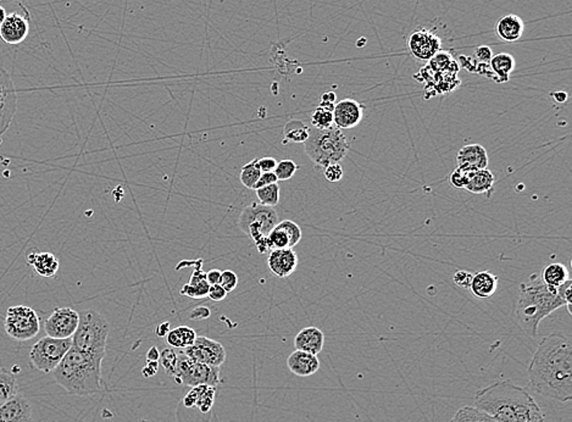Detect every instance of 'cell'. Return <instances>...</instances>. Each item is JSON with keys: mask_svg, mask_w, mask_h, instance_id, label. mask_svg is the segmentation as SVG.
Here are the masks:
<instances>
[{"mask_svg": "<svg viewBox=\"0 0 572 422\" xmlns=\"http://www.w3.org/2000/svg\"><path fill=\"white\" fill-rule=\"evenodd\" d=\"M528 377L532 390L538 395L570 403L572 399V343L560 332L545 337L537 347Z\"/></svg>", "mask_w": 572, "mask_h": 422, "instance_id": "6da1fadb", "label": "cell"}, {"mask_svg": "<svg viewBox=\"0 0 572 422\" xmlns=\"http://www.w3.org/2000/svg\"><path fill=\"white\" fill-rule=\"evenodd\" d=\"M475 407L498 422H545L535 398L523 387L498 381L476 392Z\"/></svg>", "mask_w": 572, "mask_h": 422, "instance_id": "7a4b0ae2", "label": "cell"}, {"mask_svg": "<svg viewBox=\"0 0 572 422\" xmlns=\"http://www.w3.org/2000/svg\"><path fill=\"white\" fill-rule=\"evenodd\" d=\"M104 358L86 354L71 347L53 371L55 382L68 395L88 397L103 390L101 364Z\"/></svg>", "mask_w": 572, "mask_h": 422, "instance_id": "3957f363", "label": "cell"}, {"mask_svg": "<svg viewBox=\"0 0 572 422\" xmlns=\"http://www.w3.org/2000/svg\"><path fill=\"white\" fill-rule=\"evenodd\" d=\"M563 306L566 308V304L560 299L557 288L545 285L540 277L535 275L528 283L520 286L515 318L520 328L535 338L540 321Z\"/></svg>", "mask_w": 572, "mask_h": 422, "instance_id": "277c9868", "label": "cell"}, {"mask_svg": "<svg viewBox=\"0 0 572 422\" xmlns=\"http://www.w3.org/2000/svg\"><path fill=\"white\" fill-rule=\"evenodd\" d=\"M305 153L315 165L326 168L330 163H341L350 149V143L340 128H310L305 141Z\"/></svg>", "mask_w": 572, "mask_h": 422, "instance_id": "5b68a950", "label": "cell"}, {"mask_svg": "<svg viewBox=\"0 0 572 422\" xmlns=\"http://www.w3.org/2000/svg\"><path fill=\"white\" fill-rule=\"evenodd\" d=\"M110 323L96 310H83L73 338V347L86 354L105 358Z\"/></svg>", "mask_w": 572, "mask_h": 422, "instance_id": "8992f818", "label": "cell"}, {"mask_svg": "<svg viewBox=\"0 0 572 422\" xmlns=\"http://www.w3.org/2000/svg\"><path fill=\"white\" fill-rule=\"evenodd\" d=\"M278 223L276 210L256 201L244 208L238 218V226L241 231L253 240L260 254L271 252L268 236Z\"/></svg>", "mask_w": 572, "mask_h": 422, "instance_id": "52a82bcc", "label": "cell"}, {"mask_svg": "<svg viewBox=\"0 0 572 422\" xmlns=\"http://www.w3.org/2000/svg\"><path fill=\"white\" fill-rule=\"evenodd\" d=\"M73 347V340H59L46 336L36 342L30 352V361L33 368L44 373L54 371L65 354Z\"/></svg>", "mask_w": 572, "mask_h": 422, "instance_id": "ba28073f", "label": "cell"}, {"mask_svg": "<svg viewBox=\"0 0 572 422\" xmlns=\"http://www.w3.org/2000/svg\"><path fill=\"white\" fill-rule=\"evenodd\" d=\"M4 327L8 336L15 341H30L41 331V318L35 309L14 305L6 310Z\"/></svg>", "mask_w": 572, "mask_h": 422, "instance_id": "9c48e42d", "label": "cell"}, {"mask_svg": "<svg viewBox=\"0 0 572 422\" xmlns=\"http://www.w3.org/2000/svg\"><path fill=\"white\" fill-rule=\"evenodd\" d=\"M175 381L186 386L196 387L200 385L218 387L220 383V368L209 366L205 364L196 363L183 354H178V366L173 375Z\"/></svg>", "mask_w": 572, "mask_h": 422, "instance_id": "30bf717a", "label": "cell"}, {"mask_svg": "<svg viewBox=\"0 0 572 422\" xmlns=\"http://www.w3.org/2000/svg\"><path fill=\"white\" fill-rule=\"evenodd\" d=\"M183 354L196 363L205 364L209 366L220 368L226 360V350L220 342L208 338L197 337L196 342L183 349Z\"/></svg>", "mask_w": 572, "mask_h": 422, "instance_id": "8fae6325", "label": "cell"}, {"mask_svg": "<svg viewBox=\"0 0 572 422\" xmlns=\"http://www.w3.org/2000/svg\"><path fill=\"white\" fill-rule=\"evenodd\" d=\"M80 323V313L71 308H56L44 323L46 336L59 340L73 338Z\"/></svg>", "mask_w": 572, "mask_h": 422, "instance_id": "7c38bea8", "label": "cell"}, {"mask_svg": "<svg viewBox=\"0 0 572 422\" xmlns=\"http://www.w3.org/2000/svg\"><path fill=\"white\" fill-rule=\"evenodd\" d=\"M18 110V93L9 73L0 71V136L8 131Z\"/></svg>", "mask_w": 572, "mask_h": 422, "instance_id": "4fadbf2b", "label": "cell"}, {"mask_svg": "<svg viewBox=\"0 0 572 422\" xmlns=\"http://www.w3.org/2000/svg\"><path fill=\"white\" fill-rule=\"evenodd\" d=\"M410 53L418 60L428 61L441 51L442 41L437 33L427 28H420L414 31L408 41Z\"/></svg>", "mask_w": 572, "mask_h": 422, "instance_id": "5bb4252c", "label": "cell"}, {"mask_svg": "<svg viewBox=\"0 0 572 422\" xmlns=\"http://www.w3.org/2000/svg\"><path fill=\"white\" fill-rule=\"evenodd\" d=\"M30 33V20L27 15L13 13L6 15L0 25V38L9 46H18L27 38Z\"/></svg>", "mask_w": 572, "mask_h": 422, "instance_id": "9a60e30c", "label": "cell"}, {"mask_svg": "<svg viewBox=\"0 0 572 422\" xmlns=\"http://www.w3.org/2000/svg\"><path fill=\"white\" fill-rule=\"evenodd\" d=\"M363 116V105L356 100L343 99L335 105L333 125L340 130H349L356 128L361 123Z\"/></svg>", "mask_w": 572, "mask_h": 422, "instance_id": "2e32d148", "label": "cell"}, {"mask_svg": "<svg viewBox=\"0 0 572 422\" xmlns=\"http://www.w3.org/2000/svg\"><path fill=\"white\" fill-rule=\"evenodd\" d=\"M268 266L275 276L286 278L297 270L298 255L293 248L273 249L268 254Z\"/></svg>", "mask_w": 572, "mask_h": 422, "instance_id": "e0dca14e", "label": "cell"}, {"mask_svg": "<svg viewBox=\"0 0 572 422\" xmlns=\"http://www.w3.org/2000/svg\"><path fill=\"white\" fill-rule=\"evenodd\" d=\"M0 422H32V407L23 395H14L0 407Z\"/></svg>", "mask_w": 572, "mask_h": 422, "instance_id": "ac0fdd59", "label": "cell"}, {"mask_svg": "<svg viewBox=\"0 0 572 422\" xmlns=\"http://www.w3.org/2000/svg\"><path fill=\"white\" fill-rule=\"evenodd\" d=\"M458 168L477 171L488 166V154L485 147L481 144H468L459 150L456 154Z\"/></svg>", "mask_w": 572, "mask_h": 422, "instance_id": "d6986e66", "label": "cell"}, {"mask_svg": "<svg viewBox=\"0 0 572 422\" xmlns=\"http://www.w3.org/2000/svg\"><path fill=\"white\" fill-rule=\"evenodd\" d=\"M287 366L293 375L298 377L313 376L320 368V360L318 355L305 353L301 350H294L287 358Z\"/></svg>", "mask_w": 572, "mask_h": 422, "instance_id": "ffe728a7", "label": "cell"}, {"mask_svg": "<svg viewBox=\"0 0 572 422\" xmlns=\"http://www.w3.org/2000/svg\"><path fill=\"white\" fill-rule=\"evenodd\" d=\"M325 345V335L318 327H305L294 337L295 350L318 355Z\"/></svg>", "mask_w": 572, "mask_h": 422, "instance_id": "44dd1931", "label": "cell"}, {"mask_svg": "<svg viewBox=\"0 0 572 422\" xmlns=\"http://www.w3.org/2000/svg\"><path fill=\"white\" fill-rule=\"evenodd\" d=\"M215 395L216 387L206 385L192 387V390L187 393L183 399V404L186 405L187 408H198L203 414L209 413L213 408Z\"/></svg>", "mask_w": 572, "mask_h": 422, "instance_id": "7402d4cb", "label": "cell"}, {"mask_svg": "<svg viewBox=\"0 0 572 422\" xmlns=\"http://www.w3.org/2000/svg\"><path fill=\"white\" fill-rule=\"evenodd\" d=\"M26 260H27L28 265H31L39 276L51 278L59 271V260L54 254L48 253V252L28 253Z\"/></svg>", "mask_w": 572, "mask_h": 422, "instance_id": "603a6c76", "label": "cell"}, {"mask_svg": "<svg viewBox=\"0 0 572 422\" xmlns=\"http://www.w3.org/2000/svg\"><path fill=\"white\" fill-rule=\"evenodd\" d=\"M495 31L500 39L505 42H516L523 37L525 23L518 15H505L497 23Z\"/></svg>", "mask_w": 572, "mask_h": 422, "instance_id": "cb8c5ba5", "label": "cell"}, {"mask_svg": "<svg viewBox=\"0 0 572 422\" xmlns=\"http://www.w3.org/2000/svg\"><path fill=\"white\" fill-rule=\"evenodd\" d=\"M498 288V277L490 271H480L473 275L471 285L468 290L478 299H488L495 295Z\"/></svg>", "mask_w": 572, "mask_h": 422, "instance_id": "d4e9b609", "label": "cell"}, {"mask_svg": "<svg viewBox=\"0 0 572 422\" xmlns=\"http://www.w3.org/2000/svg\"><path fill=\"white\" fill-rule=\"evenodd\" d=\"M209 288L210 285L206 281V273L198 268L194 270L189 282L182 287L181 294L186 295L192 299H201L208 297Z\"/></svg>", "mask_w": 572, "mask_h": 422, "instance_id": "484cf974", "label": "cell"}, {"mask_svg": "<svg viewBox=\"0 0 572 422\" xmlns=\"http://www.w3.org/2000/svg\"><path fill=\"white\" fill-rule=\"evenodd\" d=\"M495 175L488 168H482L471 173L465 190L475 194L490 193L495 188Z\"/></svg>", "mask_w": 572, "mask_h": 422, "instance_id": "4316f807", "label": "cell"}, {"mask_svg": "<svg viewBox=\"0 0 572 422\" xmlns=\"http://www.w3.org/2000/svg\"><path fill=\"white\" fill-rule=\"evenodd\" d=\"M515 68V59L511 54L499 53L493 55L490 61V73H493V80L497 82H508L510 73Z\"/></svg>", "mask_w": 572, "mask_h": 422, "instance_id": "83f0119b", "label": "cell"}, {"mask_svg": "<svg viewBox=\"0 0 572 422\" xmlns=\"http://www.w3.org/2000/svg\"><path fill=\"white\" fill-rule=\"evenodd\" d=\"M568 270L564 263H553L543 268L540 280L545 282V285L558 288L561 286L564 282L568 280Z\"/></svg>", "mask_w": 572, "mask_h": 422, "instance_id": "f1b7e54d", "label": "cell"}, {"mask_svg": "<svg viewBox=\"0 0 572 422\" xmlns=\"http://www.w3.org/2000/svg\"><path fill=\"white\" fill-rule=\"evenodd\" d=\"M18 393L16 377L9 370L0 368V407Z\"/></svg>", "mask_w": 572, "mask_h": 422, "instance_id": "f546056e", "label": "cell"}, {"mask_svg": "<svg viewBox=\"0 0 572 422\" xmlns=\"http://www.w3.org/2000/svg\"><path fill=\"white\" fill-rule=\"evenodd\" d=\"M310 128H308L303 121L300 120H291L286 123L283 128V135H285V143L286 142H294V143H305L309 137Z\"/></svg>", "mask_w": 572, "mask_h": 422, "instance_id": "4dcf8cb0", "label": "cell"}, {"mask_svg": "<svg viewBox=\"0 0 572 422\" xmlns=\"http://www.w3.org/2000/svg\"><path fill=\"white\" fill-rule=\"evenodd\" d=\"M450 422H498L476 407H463L454 414Z\"/></svg>", "mask_w": 572, "mask_h": 422, "instance_id": "1f68e13d", "label": "cell"}, {"mask_svg": "<svg viewBox=\"0 0 572 422\" xmlns=\"http://www.w3.org/2000/svg\"><path fill=\"white\" fill-rule=\"evenodd\" d=\"M280 192L281 190H280L278 183H273V185H268V186L255 190L260 204L271 206V208H275L280 203Z\"/></svg>", "mask_w": 572, "mask_h": 422, "instance_id": "d6a6232c", "label": "cell"}, {"mask_svg": "<svg viewBox=\"0 0 572 422\" xmlns=\"http://www.w3.org/2000/svg\"><path fill=\"white\" fill-rule=\"evenodd\" d=\"M261 173H263L260 171L258 159L251 160L250 163H245L244 166L242 168L240 180H241L242 185L247 187L248 190H254L255 183L259 180Z\"/></svg>", "mask_w": 572, "mask_h": 422, "instance_id": "836d02e7", "label": "cell"}, {"mask_svg": "<svg viewBox=\"0 0 572 422\" xmlns=\"http://www.w3.org/2000/svg\"><path fill=\"white\" fill-rule=\"evenodd\" d=\"M311 125L318 130H327L333 126V111L318 105L311 114Z\"/></svg>", "mask_w": 572, "mask_h": 422, "instance_id": "e575fe53", "label": "cell"}, {"mask_svg": "<svg viewBox=\"0 0 572 422\" xmlns=\"http://www.w3.org/2000/svg\"><path fill=\"white\" fill-rule=\"evenodd\" d=\"M297 171H298V165L293 160L285 159L278 161L273 173L276 175L278 181H288L294 176Z\"/></svg>", "mask_w": 572, "mask_h": 422, "instance_id": "d590c367", "label": "cell"}, {"mask_svg": "<svg viewBox=\"0 0 572 422\" xmlns=\"http://www.w3.org/2000/svg\"><path fill=\"white\" fill-rule=\"evenodd\" d=\"M159 361L163 370H165V373L173 377L178 361V354L176 353V350L171 348V347H170V348H165V349L160 353Z\"/></svg>", "mask_w": 572, "mask_h": 422, "instance_id": "8d00e7d4", "label": "cell"}, {"mask_svg": "<svg viewBox=\"0 0 572 422\" xmlns=\"http://www.w3.org/2000/svg\"><path fill=\"white\" fill-rule=\"evenodd\" d=\"M268 238L270 245H271V250L291 248L290 237L287 235L286 231L283 228H278V225L275 226L273 231L268 233Z\"/></svg>", "mask_w": 572, "mask_h": 422, "instance_id": "74e56055", "label": "cell"}, {"mask_svg": "<svg viewBox=\"0 0 572 422\" xmlns=\"http://www.w3.org/2000/svg\"><path fill=\"white\" fill-rule=\"evenodd\" d=\"M278 226L286 231L287 235L290 237L291 248H294L295 245L298 244L301 240V228H299V225H297L292 220H283L278 223Z\"/></svg>", "mask_w": 572, "mask_h": 422, "instance_id": "f35d334b", "label": "cell"}, {"mask_svg": "<svg viewBox=\"0 0 572 422\" xmlns=\"http://www.w3.org/2000/svg\"><path fill=\"white\" fill-rule=\"evenodd\" d=\"M471 173H473V171H468V170H464V168H455L454 171L450 175V185L455 187V188H459V190L465 188L466 185H468V178H470Z\"/></svg>", "mask_w": 572, "mask_h": 422, "instance_id": "ab89813d", "label": "cell"}, {"mask_svg": "<svg viewBox=\"0 0 572 422\" xmlns=\"http://www.w3.org/2000/svg\"><path fill=\"white\" fill-rule=\"evenodd\" d=\"M325 168L323 176L330 183H336V182L341 181L343 175H344L343 168H342L340 163H330V165H327L326 168Z\"/></svg>", "mask_w": 572, "mask_h": 422, "instance_id": "60d3db41", "label": "cell"}, {"mask_svg": "<svg viewBox=\"0 0 572 422\" xmlns=\"http://www.w3.org/2000/svg\"><path fill=\"white\" fill-rule=\"evenodd\" d=\"M557 292H558V295L560 297V299L563 300L564 303L566 304V309H568V314H571V303H572V280H566V281L564 282L561 286H559L557 288Z\"/></svg>", "mask_w": 572, "mask_h": 422, "instance_id": "b9f144b4", "label": "cell"}, {"mask_svg": "<svg viewBox=\"0 0 572 422\" xmlns=\"http://www.w3.org/2000/svg\"><path fill=\"white\" fill-rule=\"evenodd\" d=\"M223 290L230 293L236 288L238 285V276L237 273H233L232 270H225L221 273V278H220V283Z\"/></svg>", "mask_w": 572, "mask_h": 422, "instance_id": "7bdbcfd3", "label": "cell"}, {"mask_svg": "<svg viewBox=\"0 0 572 422\" xmlns=\"http://www.w3.org/2000/svg\"><path fill=\"white\" fill-rule=\"evenodd\" d=\"M178 332H180V336H181L182 342H183V347L187 348V347H191L197 340V333L193 328L188 326H178Z\"/></svg>", "mask_w": 572, "mask_h": 422, "instance_id": "ee69618b", "label": "cell"}, {"mask_svg": "<svg viewBox=\"0 0 572 422\" xmlns=\"http://www.w3.org/2000/svg\"><path fill=\"white\" fill-rule=\"evenodd\" d=\"M473 273L465 271V270H460L458 273H455L453 281H454L456 286L461 287V288H468L471 285V281H473Z\"/></svg>", "mask_w": 572, "mask_h": 422, "instance_id": "f6af8a7d", "label": "cell"}, {"mask_svg": "<svg viewBox=\"0 0 572 422\" xmlns=\"http://www.w3.org/2000/svg\"><path fill=\"white\" fill-rule=\"evenodd\" d=\"M473 55H475V58H476L481 64L490 65V59H492V56H493V53H492V49H490V46H481L475 49Z\"/></svg>", "mask_w": 572, "mask_h": 422, "instance_id": "bcb514c9", "label": "cell"}, {"mask_svg": "<svg viewBox=\"0 0 572 422\" xmlns=\"http://www.w3.org/2000/svg\"><path fill=\"white\" fill-rule=\"evenodd\" d=\"M228 295V292L223 290L221 285H213L210 286L209 292H208V297L213 302H223Z\"/></svg>", "mask_w": 572, "mask_h": 422, "instance_id": "7dc6e473", "label": "cell"}, {"mask_svg": "<svg viewBox=\"0 0 572 422\" xmlns=\"http://www.w3.org/2000/svg\"><path fill=\"white\" fill-rule=\"evenodd\" d=\"M336 103V93H333V92H326V93H323V96H321V100H320V106H323V108H325V109H328L333 111Z\"/></svg>", "mask_w": 572, "mask_h": 422, "instance_id": "c3c4849f", "label": "cell"}, {"mask_svg": "<svg viewBox=\"0 0 572 422\" xmlns=\"http://www.w3.org/2000/svg\"><path fill=\"white\" fill-rule=\"evenodd\" d=\"M258 165H259L261 173H273V170L278 165V161L271 156H265V158L258 159Z\"/></svg>", "mask_w": 572, "mask_h": 422, "instance_id": "681fc988", "label": "cell"}, {"mask_svg": "<svg viewBox=\"0 0 572 422\" xmlns=\"http://www.w3.org/2000/svg\"><path fill=\"white\" fill-rule=\"evenodd\" d=\"M278 180L275 173H261V176H260L259 180H258V182L255 183L254 191L255 190H258V188H261V187L268 186V185H273V183H278Z\"/></svg>", "mask_w": 572, "mask_h": 422, "instance_id": "f907efd6", "label": "cell"}, {"mask_svg": "<svg viewBox=\"0 0 572 422\" xmlns=\"http://www.w3.org/2000/svg\"><path fill=\"white\" fill-rule=\"evenodd\" d=\"M209 316L210 310L206 306H198V308L193 309L191 314H189V318L192 320H204V318H208Z\"/></svg>", "mask_w": 572, "mask_h": 422, "instance_id": "816d5d0a", "label": "cell"}, {"mask_svg": "<svg viewBox=\"0 0 572 422\" xmlns=\"http://www.w3.org/2000/svg\"><path fill=\"white\" fill-rule=\"evenodd\" d=\"M159 361H147L146 368H143L142 375L144 377H153L158 373Z\"/></svg>", "mask_w": 572, "mask_h": 422, "instance_id": "f5cc1de1", "label": "cell"}, {"mask_svg": "<svg viewBox=\"0 0 572 422\" xmlns=\"http://www.w3.org/2000/svg\"><path fill=\"white\" fill-rule=\"evenodd\" d=\"M221 273L218 268H213L206 273V281L209 283L210 286L213 285H218L220 283V278H221Z\"/></svg>", "mask_w": 572, "mask_h": 422, "instance_id": "db71d44e", "label": "cell"}, {"mask_svg": "<svg viewBox=\"0 0 572 422\" xmlns=\"http://www.w3.org/2000/svg\"><path fill=\"white\" fill-rule=\"evenodd\" d=\"M160 352L156 347H151L147 352V361H159Z\"/></svg>", "mask_w": 572, "mask_h": 422, "instance_id": "11a10c76", "label": "cell"}, {"mask_svg": "<svg viewBox=\"0 0 572 422\" xmlns=\"http://www.w3.org/2000/svg\"><path fill=\"white\" fill-rule=\"evenodd\" d=\"M170 331V323H163L155 330V335L158 337H166Z\"/></svg>", "mask_w": 572, "mask_h": 422, "instance_id": "9f6ffc18", "label": "cell"}, {"mask_svg": "<svg viewBox=\"0 0 572 422\" xmlns=\"http://www.w3.org/2000/svg\"><path fill=\"white\" fill-rule=\"evenodd\" d=\"M552 97L554 98L555 101H558L559 104H563L568 100V93H565V92H555V93H552Z\"/></svg>", "mask_w": 572, "mask_h": 422, "instance_id": "6f0895ef", "label": "cell"}, {"mask_svg": "<svg viewBox=\"0 0 572 422\" xmlns=\"http://www.w3.org/2000/svg\"><path fill=\"white\" fill-rule=\"evenodd\" d=\"M6 15L8 14H6V11H5L4 8L0 5V25L3 23V21H4L5 18H6Z\"/></svg>", "mask_w": 572, "mask_h": 422, "instance_id": "680465c9", "label": "cell"}]
</instances>
